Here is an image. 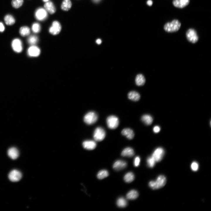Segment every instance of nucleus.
Returning <instances> with one entry per match:
<instances>
[{
    "mask_svg": "<svg viewBox=\"0 0 211 211\" xmlns=\"http://www.w3.org/2000/svg\"><path fill=\"white\" fill-rule=\"evenodd\" d=\"M141 120L143 122L147 125H151L153 120L152 117L149 115H143Z\"/></svg>",
    "mask_w": 211,
    "mask_h": 211,
    "instance_id": "nucleus-24",
    "label": "nucleus"
},
{
    "mask_svg": "<svg viewBox=\"0 0 211 211\" xmlns=\"http://www.w3.org/2000/svg\"><path fill=\"white\" fill-rule=\"evenodd\" d=\"M134 155V152L132 149L130 147H127L122 152L121 155L123 156L131 157Z\"/></svg>",
    "mask_w": 211,
    "mask_h": 211,
    "instance_id": "nucleus-21",
    "label": "nucleus"
},
{
    "mask_svg": "<svg viewBox=\"0 0 211 211\" xmlns=\"http://www.w3.org/2000/svg\"><path fill=\"white\" fill-rule=\"evenodd\" d=\"M106 136V132L101 127H97L94 130L93 138L96 141H100L103 140Z\"/></svg>",
    "mask_w": 211,
    "mask_h": 211,
    "instance_id": "nucleus-6",
    "label": "nucleus"
},
{
    "mask_svg": "<svg viewBox=\"0 0 211 211\" xmlns=\"http://www.w3.org/2000/svg\"><path fill=\"white\" fill-rule=\"evenodd\" d=\"M44 7L47 12L51 14H54L56 11V8L53 3L50 1L46 2Z\"/></svg>",
    "mask_w": 211,
    "mask_h": 211,
    "instance_id": "nucleus-15",
    "label": "nucleus"
},
{
    "mask_svg": "<svg viewBox=\"0 0 211 211\" xmlns=\"http://www.w3.org/2000/svg\"><path fill=\"white\" fill-rule=\"evenodd\" d=\"M191 169L194 171H196L198 170L199 167L198 163L196 162H193L191 165Z\"/></svg>",
    "mask_w": 211,
    "mask_h": 211,
    "instance_id": "nucleus-34",
    "label": "nucleus"
},
{
    "mask_svg": "<svg viewBox=\"0 0 211 211\" xmlns=\"http://www.w3.org/2000/svg\"><path fill=\"white\" fill-rule=\"evenodd\" d=\"M165 177L162 175L159 176L156 181H151L149 183V186L153 189H157L164 186L166 183Z\"/></svg>",
    "mask_w": 211,
    "mask_h": 211,
    "instance_id": "nucleus-2",
    "label": "nucleus"
},
{
    "mask_svg": "<svg viewBox=\"0 0 211 211\" xmlns=\"http://www.w3.org/2000/svg\"><path fill=\"white\" fill-rule=\"evenodd\" d=\"M181 25V23L178 20L174 19L171 22L166 23L164 26V28L166 32H175L180 29Z\"/></svg>",
    "mask_w": 211,
    "mask_h": 211,
    "instance_id": "nucleus-1",
    "label": "nucleus"
},
{
    "mask_svg": "<svg viewBox=\"0 0 211 211\" xmlns=\"http://www.w3.org/2000/svg\"><path fill=\"white\" fill-rule=\"evenodd\" d=\"M134 175L131 172L127 173L124 176V181L127 183H129L132 181L134 179Z\"/></svg>",
    "mask_w": 211,
    "mask_h": 211,
    "instance_id": "nucleus-28",
    "label": "nucleus"
},
{
    "mask_svg": "<svg viewBox=\"0 0 211 211\" xmlns=\"http://www.w3.org/2000/svg\"><path fill=\"white\" fill-rule=\"evenodd\" d=\"M146 81L145 78L142 74H138L135 79V82L137 85L140 86L144 85Z\"/></svg>",
    "mask_w": 211,
    "mask_h": 211,
    "instance_id": "nucleus-19",
    "label": "nucleus"
},
{
    "mask_svg": "<svg viewBox=\"0 0 211 211\" xmlns=\"http://www.w3.org/2000/svg\"><path fill=\"white\" fill-rule=\"evenodd\" d=\"M42 0L44 2H46L49 1L50 0Z\"/></svg>",
    "mask_w": 211,
    "mask_h": 211,
    "instance_id": "nucleus-41",
    "label": "nucleus"
},
{
    "mask_svg": "<svg viewBox=\"0 0 211 211\" xmlns=\"http://www.w3.org/2000/svg\"><path fill=\"white\" fill-rule=\"evenodd\" d=\"M147 3L148 6H151L153 4V1L152 0H148L147 1Z\"/></svg>",
    "mask_w": 211,
    "mask_h": 211,
    "instance_id": "nucleus-38",
    "label": "nucleus"
},
{
    "mask_svg": "<svg viewBox=\"0 0 211 211\" xmlns=\"http://www.w3.org/2000/svg\"><path fill=\"white\" fill-rule=\"evenodd\" d=\"M21 177L22 174L21 172L16 170L12 171L8 175L9 179L13 182H16L19 181Z\"/></svg>",
    "mask_w": 211,
    "mask_h": 211,
    "instance_id": "nucleus-11",
    "label": "nucleus"
},
{
    "mask_svg": "<svg viewBox=\"0 0 211 211\" xmlns=\"http://www.w3.org/2000/svg\"><path fill=\"white\" fill-rule=\"evenodd\" d=\"M101 0H93V1L95 3H98Z\"/></svg>",
    "mask_w": 211,
    "mask_h": 211,
    "instance_id": "nucleus-40",
    "label": "nucleus"
},
{
    "mask_svg": "<svg viewBox=\"0 0 211 211\" xmlns=\"http://www.w3.org/2000/svg\"><path fill=\"white\" fill-rule=\"evenodd\" d=\"M107 125L110 129L116 128L119 125V121L118 117L114 115H110L106 119Z\"/></svg>",
    "mask_w": 211,
    "mask_h": 211,
    "instance_id": "nucleus-4",
    "label": "nucleus"
},
{
    "mask_svg": "<svg viewBox=\"0 0 211 211\" xmlns=\"http://www.w3.org/2000/svg\"><path fill=\"white\" fill-rule=\"evenodd\" d=\"M11 46L13 50L17 53H20L22 51L23 48L22 42L18 38H16L13 40Z\"/></svg>",
    "mask_w": 211,
    "mask_h": 211,
    "instance_id": "nucleus-10",
    "label": "nucleus"
},
{
    "mask_svg": "<svg viewBox=\"0 0 211 211\" xmlns=\"http://www.w3.org/2000/svg\"><path fill=\"white\" fill-rule=\"evenodd\" d=\"M61 30L60 23L57 21H54L51 26L49 29V32L51 34L55 35L58 34Z\"/></svg>",
    "mask_w": 211,
    "mask_h": 211,
    "instance_id": "nucleus-9",
    "label": "nucleus"
},
{
    "mask_svg": "<svg viewBox=\"0 0 211 211\" xmlns=\"http://www.w3.org/2000/svg\"><path fill=\"white\" fill-rule=\"evenodd\" d=\"M127 165L126 162L121 160L116 161L113 165V168L116 170L119 171L124 169Z\"/></svg>",
    "mask_w": 211,
    "mask_h": 211,
    "instance_id": "nucleus-14",
    "label": "nucleus"
},
{
    "mask_svg": "<svg viewBox=\"0 0 211 211\" xmlns=\"http://www.w3.org/2000/svg\"><path fill=\"white\" fill-rule=\"evenodd\" d=\"M138 196L137 192L135 190H132L130 191L126 195L127 198L129 200L136 199Z\"/></svg>",
    "mask_w": 211,
    "mask_h": 211,
    "instance_id": "nucleus-26",
    "label": "nucleus"
},
{
    "mask_svg": "<svg viewBox=\"0 0 211 211\" xmlns=\"http://www.w3.org/2000/svg\"><path fill=\"white\" fill-rule=\"evenodd\" d=\"M72 4L70 0H64L61 6L62 9L64 11H68L71 8Z\"/></svg>",
    "mask_w": 211,
    "mask_h": 211,
    "instance_id": "nucleus-22",
    "label": "nucleus"
},
{
    "mask_svg": "<svg viewBox=\"0 0 211 211\" xmlns=\"http://www.w3.org/2000/svg\"><path fill=\"white\" fill-rule=\"evenodd\" d=\"M117 204L118 206L120 207H124L127 206V202L124 198L120 197L117 200Z\"/></svg>",
    "mask_w": 211,
    "mask_h": 211,
    "instance_id": "nucleus-29",
    "label": "nucleus"
},
{
    "mask_svg": "<svg viewBox=\"0 0 211 211\" xmlns=\"http://www.w3.org/2000/svg\"><path fill=\"white\" fill-rule=\"evenodd\" d=\"M164 153V149L161 147L156 148L151 156L156 162L160 161L162 159Z\"/></svg>",
    "mask_w": 211,
    "mask_h": 211,
    "instance_id": "nucleus-8",
    "label": "nucleus"
},
{
    "mask_svg": "<svg viewBox=\"0 0 211 211\" xmlns=\"http://www.w3.org/2000/svg\"><path fill=\"white\" fill-rule=\"evenodd\" d=\"M156 162L155 160L152 156L149 157L147 159V165L150 168L153 167L154 166Z\"/></svg>",
    "mask_w": 211,
    "mask_h": 211,
    "instance_id": "nucleus-33",
    "label": "nucleus"
},
{
    "mask_svg": "<svg viewBox=\"0 0 211 211\" xmlns=\"http://www.w3.org/2000/svg\"><path fill=\"white\" fill-rule=\"evenodd\" d=\"M19 33L21 35L24 37L29 35L30 33V28L26 26L21 27L19 30Z\"/></svg>",
    "mask_w": 211,
    "mask_h": 211,
    "instance_id": "nucleus-25",
    "label": "nucleus"
},
{
    "mask_svg": "<svg viewBox=\"0 0 211 211\" xmlns=\"http://www.w3.org/2000/svg\"><path fill=\"white\" fill-rule=\"evenodd\" d=\"M128 98L130 100L134 101H138L140 98V95L139 93L135 91L130 92L128 94Z\"/></svg>",
    "mask_w": 211,
    "mask_h": 211,
    "instance_id": "nucleus-20",
    "label": "nucleus"
},
{
    "mask_svg": "<svg viewBox=\"0 0 211 211\" xmlns=\"http://www.w3.org/2000/svg\"><path fill=\"white\" fill-rule=\"evenodd\" d=\"M160 130V128L158 126H156L154 127L153 130L154 132L157 133L159 132Z\"/></svg>",
    "mask_w": 211,
    "mask_h": 211,
    "instance_id": "nucleus-36",
    "label": "nucleus"
},
{
    "mask_svg": "<svg viewBox=\"0 0 211 211\" xmlns=\"http://www.w3.org/2000/svg\"><path fill=\"white\" fill-rule=\"evenodd\" d=\"M40 48L34 45L30 46L28 49L27 52L28 55L31 57H37L40 55Z\"/></svg>",
    "mask_w": 211,
    "mask_h": 211,
    "instance_id": "nucleus-12",
    "label": "nucleus"
},
{
    "mask_svg": "<svg viewBox=\"0 0 211 211\" xmlns=\"http://www.w3.org/2000/svg\"><path fill=\"white\" fill-rule=\"evenodd\" d=\"M190 0H173L172 3L175 7L183 8L188 5Z\"/></svg>",
    "mask_w": 211,
    "mask_h": 211,
    "instance_id": "nucleus-13",
    "label": "nucleus"
},
{
    "mask_svg": "<svg viewBox=\"0 0 211 211\" xmlns=\"http://www.w3.org/2000/svg\"><path fill=\"white\" fill-rule=\"evenodd\" d=\"M4 29L5 28L3 23L0 22V32H3Z\"/></svg>",
    "mask_w": 211,
    "mask_h": 211,
    "instance_id": "nucleus-37",
    "label": "nucleus"
},
{
    "mask_svg": "<svg viewBox=\"0 0 211 211\" xmlns=\"http://www.w3.org/2000/svg\"><path fill=\"white\" fill-rule=\"evenodd\" d=\"M96 42L97 44L100 45L102 42V41L101 39H98L96 40Z\"/></svg>",
    "mask_w": 211,
    "mask_h": 211,
    "instance_id": "nucleus-39",
    "label": "nucleus"
},
{
    "mask_svg": "<svg viewBox=\"0 0 211 211\" xmlns=\"http://www.w3.org/2000/svg\"><path fill=\"white\" fill-rule=\"evenodd\" d=\"M108 175V172L106 170H103L98 172L97 175V177L98 179H102L106 177Z\"/></svg>",
    "mask_w": 211,
    "mask_h": 211,
    "instance_id": "nucleus-30",
    "label": "nucleus"
},
{
    "mask_svg": "<svg viewBox=\"0 0 211 211\" xmlns=\"http://www.w3.org/2000/svg\"><path fill=\"white\" fill-rule=\"evenodd\" d=\"M82 145L85 149L87 150H91L96 148V144L94 141L86 140L83 142Z\"/></svg>",
    "mask_w": 211,
    "mask_h": 211,
    "instance_id": "nucleus-16",
    "label": "nucleus"
},
{
    "mask_svg": "<svg viewBox=\"0 0 211 211\" xmlns=\"http://www.w3.org/2000/svg\"><path fill=\"white\" fill-rule=\"evenodd\" d=\"M122 134L126 136L127 138L131 139L134 137V134L133 130L129 128L123 129L121 132Z\"/></svg>",
    "mask_w": 211,
    "mask_h": 211,
    "instance_id": "nucleus-18",
    "label": "nucleus"
},
{
    "mask_svg": "<svg viewBox=\"0 0 211 211\" xmlns=\"http://www.w3.org/2000/svg\"><path fill=\"white\" fill-rule=\"evenodd\" d=\"M36 18L40 21H43L46 19L47 17V13L45 8H38L35 13Z\"/></svg>",
    "mask_w": 211,
    "mask_h": 211,
    "instance_id": "nucleus-7",
    "label": "nucleus"
},
{
    "mask_svg": "<svg viewBox=\"0 0 211 211\" xmlns=\"http://www.w3.org/2000/svg\"><path fill=\"white\" fill-rule=\"evenodd\" d=\"M140 158L138 156H136L134 159V165L135 166L137 167L139 164Z\"/></svg>",
    "mask_w": 211,
    "mask_h": 211,
    "instance_id": "nucleus-35",
    "label": "nucleus"
},
{
    "mask_svg": "<svg viewBox=\"0 0 211 211\" xmlns=\"http://www.w3.org/2000/svg\"><path fill=\"white\" fill-rule=\"evenodd\" d=\"M38 37L35 35H30L27 39V42L28 43L32 45L36 44L38 43Z\"/></svg>",
    "mask_w": 211,
    "mask_h": 211,
    "instance_id": "nucleus-27",
    "label": "nucleus"
},
{
    "mask_svg": "<svg viewBox=\"0 0 211 211\" xmlns=\"http://www.w3.org/2000/svg\"><path fill=\"white\" fill-rule=\"evenodd\" d=\"M8 154L9 157L11 159H15L18 156L19 153L17 148L12 147L8 149Z\"/></svg>",
    "mask_w": 211,
    "mask_h": 211,
    "instance_id": "nucleus-17",
    "label": "nucleus"
},
{
    "mask_svg": "<svg viewBox=\"0 0 211 211\" xmlns=\"http://www.w3.org/2000/svg\"><path fill=\"white\" fill-rule=\"evenodd\" d=\"M4 20L6 24L7 25H12L15 22L14 18L9 14L5 16Z\"/></svg>",
    "mask_w": 211,
    "mask_h": 211,
    "instance_id": "nucleus-23",
    "label": "nucleus"
},
{
    "mask_svg": "<svg viewBox=\"0 0 211 211\" xmlns=\"http://www.w3.org/2000/svg\"><path fill=\"white\" fill-rule=\"evenodd\" d=\"M186 37L188 40L194 43L198 40V37L195 30L193 28L188 29L186 32Z\"/></svg>",
    "mask_w": 211,
    "mask_h": 211,
    "instance_id": "nucleus-5",
    "label": "nucleus"
},
{
    "mask_svg": "<svg viewBox=\"0 0 211 211\" xmlns=\"http://www.w3.org/2000/svg\"><path fill=\"white\" fill-rule=\"evenodd\" d=\"M98 116L96 113L91 111L87 113L84 118V122L88 125H91L95 123L97 120Z\"/></svg>",
    "mask_w": 211,
    "mask_h": 211,
    "instance_id": "nucleus-3",
    "label": "nucleus"
},
{
    "mask_svg": "<svg viewBox=\"0 0 211 211\" xmlns=\"http://www.w3.org/2000/svg\"><path fill=\"white\" fill-rule=\"evenodd\" d=\"M23 2V0H12L11 4L13 7L17 8L21 7Z\"/></svg>",
    "mask_w": 211,
    "mask_h": 211,
    "instance_id": "nucleus-31",
    "label": "nucleus"
},
{
    "mask_svg": "<svg viewBox=\"0 0 211 211\" xmlns=\"http://www.w3.org/2000/svg\"><path fill=\"white\" fill-rule=\"evenodd\" d=\"M32 29L33 31L35 33H39L41 30L40 24L37 23H33L32 25Z\"/></svg>",
    "mask_w": 211,
    "mask_h": 211,
    "instance_id": "nucleus-32",
    "label": "nucleus"
}]
</instances>
